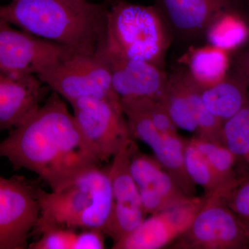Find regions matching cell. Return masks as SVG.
I'll return each mask as SVG.
<instances>
[{
	"mask_svg": "<svg viewBox=\"0 0 249 249\" xmlns=\"http://www.w3.org/2000/svg\"><path fill=\"white\" fill-rule=\"evenodd\" d=\"M106 234L97 229H83L77 233L73 249H106Z\"/></svg>",
	"mask_w": 249,
	"mask_h": 249,
	"instance_id": "83f0119b",
	"label": "cell"
},
{
	"mask_svg": "<svg viewBox=\"0 0 249 249\" xmlns=\"http://www.w3.org/2000/svg\"><path fill=\"white\" fill-rule=\"evenodd\" d=\"M0 157L15 168L36 173L52 191L61 189L101 163L66 103L55 91L0 142Z\"/></svg>",
	"mask_w": 249,
	"mask_h": 249,
	"instance_id": "6da1fadb",
	"label": "cell"
},
{
	"mask_svg": "<svg viewBox=\"0 0 249 249\" xmlns=\"http://www.w3.org/2000/svg\"><path fill=\"white\" fill-rule=\"evenodd\" d=\"M168 24L173 40L189 44L205 37L214 19L227 11L243 12L244 0H152Z\"/></svg>",
	"mask_w": 249,
	"mask_h": 249,
	"instance_id": "7c38bea8",
	"label": "cell"
},
{
	"mask_svg": "<svg viewBox=\"0 0 249 249\" xmlns=\"http://www.w3.org/2000/svg\"><path fill=\"white\" fill-rule=\"evenodd\" d=\"M233 68L245 80L249 89V47L236 53L233 60Z\"/></svg>",
	"mask_w": 249,
	"mask_h": 249,
	"instance_id": "f1b7e54d",
	"label": "cell"
},
{
	"mask_svg": "<svg viewBox=\"0 0 249 249\" xmlns=\"http://www.w3.org/2000/svg\"><path fill=\"white\" fill-rule=\"evenodd\" d=\"M101 50L107 58L113 87L120 100L160 97L168 79L164 70L148 62L112 53L105 43Z\"/></svg>",
	"mask_w": 249,
	"mask_h": 249,
	"instance_id": "2e32d148",
	"label": "cell"
},
{
	"mask_svg": "<svg viewBox=\"0 0 249 249\" xmlns=\"http://www.w3.org/2000/svg\"><path fill=\"white\" fill-rule=\"evenodd\" d=\"M78 1H88V0H78Z\"/></svg>",
	"mask_w": 249,
	"mask_h": 249,
	"instance_id": "4dcf8cb0",
	"label": "cell"
},
{
	"mask_svg": "<svg viewBox=\"0 0 249 249\" xmlns=\"http://www.w3.org/2000/svg\"><path fill=\"white\" fill-rule=\"evenodd\" d=\"M137 146L133 139L126 141L112 157V162L108 168L114 206L106 235L112 239L113 245L132 233L147 214L131 173V155Z\"/></svg>",
	"mask_w": 249,
	"mask_h": 249,
	"instance_id": "30bf717a",
	"label": "cell"
},
{
	"mask_svg": "<svg viewBox=\"0 0 249 249\" xmlns=\"http://www.w3.org/2000/svg\"><path fill=\"white\" fill-rule=\"evenodd\" d=\"M0 20L75 53L93 55L107 35V7L78 0H11Z\"/></svg>",
	"mask_w": 249,
	"mask_h": 249,
	"instance_id": "7a4b0ae2",
	"label": "cell"
},
{
	"mask_svg": "<svg viewBox=\"0 0 249 249\" xmlns=\"http://www.w3.org/2000/svg\"><path fill=\"white\" fill-rule=\"evenodd\" d=\"M249 37V26L243 12L231 10L219 15L210 24L204 39L209 45L228 52L243 45Z\"/></svg>",
	"mask_w": 249,
	"mask_h": 249,
	"instance_id": "ffe728a7",
	"label": "cell"
},
{
	"mask_svg": "<svg viewBox=\"0 0 249 249\" xmlns=\"http://www.w3.org/2000/svg\"><path fill=\"white\" fill-rule=\"evenodd\" d=\"M248 85L233 70L217 84L201 91L205 107L222 124L235 115L248 101Z\"/></svg>",
	"mask_w": 249,
	"mask_h": 249,
	"instance_id": "e0dca14e",
	"label": "cell"
},
{
	"mask_svg": "<svg viewBox=\"0 0 249 249\" xmlns=\"http://www.w3.org/2000/svg\"><path fill=\"white\" fill-rule=\"evenodd\" d=\"M159 98L178 128L197 132L196 119L183 85L182 68L168 76L166 84Z\"/></svg>",
	"mask_w": 249,
	"mask_h": 249,
	"instance_id": "d6986e66",
	"label": "cell"
},
{
	"mask_svg": "<svg viewBox=\"0 0 249 249\" xmlns=\"http://www.w3.org/2000/svg\"><path fill=\"white\" fill-rule=\"evenodd\" d=\"M196 147L212 167L223 186L236 185L240 181L235 178V166L238 158L226 145L195 137Z\"/></svg>",
	"mask_w": 249,
	"mask_h": 249,
	"instance_id": "7402d4cb",
	"label": "cell"
},
{
	"mask_svg": "<svg viewBox=\"0 0 249 249\" xmlns=\"http://www.w3.org/2000/svg\"><path fill=\"white\" fill-rule=\"evenodd\" d=\"M184 163L192 181L196 186L202 187L206 193H212L223 187L235 186H223L209 161L192 139L184 140Z\"/></svg>",
	"mask_w": 249,
	"mask_h": 249,
	"instance_id": "cb8c5ba5",
	"label": "cell"
},
{
	"mask_svg": "<svg viewBox=\"0 0 249 249\" xmlns=\"http://www.w3.org/2000/svg\"><path fill=\"white\" fill-rule=\"evenodd\" d=\"M37 188L22 177L0 176V249H24L40 218Z\"/></svg>",
	"mask_w": 249,
	"mask_h": 249,
	"instance_id": "ba28073f",
	"label": "cell"
},
{
	"mask_svg": "<svg viewBox=\"0 0 249 249\" xmlns=\"http://www.w3.org/2000/svg\"><path fill=\"white\" fill-rule=\"evenodd\" d=\"M70 104L80 132L100 163L112 158L132 138L121 101L85 97Z\"/></svg>",
	"mask_w": 249,
	"mask_h": 249,
	"instance_id": "52a82bcc",
	"label": "cell"
},
{
	"mask_svg": "<svg viewBox=\"0 0 249 249\" xmlns=\"http://www.w3.org/2000/svg\"><path fill=\"white\" fill-rule=\"evenodd\" d=\"M121 105L132 138L146 143L180 189L191 197L196 196V185L185 167L184 140L178 133L160 132L150 117L132 101L121 99Z\"/></svg>",
	"mask_w": 249,
	"mask_h": 249,
	"instance_id": "9c48e42d",
	"label": "cell"
},
{
	"mask_svg": "<svg viewBox=\"0 0 249 249\" xmlns=\"http://www.w3.org/2000/svg\"><path fill=\"white\" fill-rule=\"evenodd\" d=\"M50 88L35 74L0 71V132L20 125L47 99Z\"/></svg>",
	"mask_w": 249,
	"mask_h": 249,
	"instance_id": "9a60e30c",
	"label": "cell"
},
{
	"mask_svg": "<svg viewBox=\"0 0 249 249\" xmlns=\"http://www.w3.org/2000/svg\"><path fill=\"white\" fill-rule=\"evenodd\" d=\"M231 188L206 193V199L190 227L169 246L176 249H247L249 236L243 221L223 200Z\"/></svg>",
	"mask_w": 249,
	"mask_h": 249,
	"instance_id": "8992f818",
	"label": "cell"
},
{
	"mask_svg": "<svg viewBox=\"0 0 249 249\" xmlns=\"http://www.w3.org/2000/svg\"><path fill=\"white\" fill-rule=\"evenodd\" d=\"M37 200L40 218L35 230L97 229L106 235L114 206L109 170L93 168L58 191L48 193L38 188Z\"/></svg>",
	"mask_w": 249,
	"mask_h": 249,
	"instance_id": "3957f363",
	"label": "cell"
},
{
	"mask_svg": "<svg viewBox=\"0 0 249 249\" xmlns=\"http://www.w3.org/2000/svg\"><path fill=\"white\" fill-rule=\"evenodd\" d=\"M107 7L106 48L132 60L148 62L164 70L165 57L173 36L154 5L127 0H105Z\"/></svg>",
	"mask_w": 249,
	"mask_h": 249,
	"instance_id": "277c9868",
	"label": "cell"
},
{
	"mask_svg": "<svg viewBox=\"0 0 249 249\" xmlns=\"http://www.w3.org/2000/svg\"><path fill=\"white\" fill-rule=\"evenodd\" d=\"M242 221H243L244 224H245L246 229H247V231L248 232V235L249 236V219H248V220Z\"/></svg>",
	"mask_w": 249,
	"mask_h": 249,
	"instance_id": "f546056e",
	"label": "cell"
},
{
	"mask_svg": "<svg viewBox=\"0 0 249 249\" xmlns=\"http://www.w3.org/2000/svg\"><path fill=\"white\" fill-rule=\"evenodd\" d=\"M223 200L234 213L242 220L249 219V178L240 180V182L232 188Z\"/></svg>",
	"mask_w": 249,
	"mask_h": 249,
	"instance_id": "4316f807",
	"label": "cell"
},
{
	"mask_svg": "<svg viewBox=\"0 0 249 249\" xmlns=\"http://www.w3.org/2000/svg\"><path fill=\"white\" fill-rule=\"evenodd\" d=\"M226 145L238 158L249 164V98L235 115L222 125Z\"/></svg>",
	"mask_w": 249,
	"mask_h": 249,
	"instance_id": "603a6c76",
	"label": "cell"
},
{
	"mask_svg": "<svg viewBox=\"0 0 249 249\" xmlns=\"http://www.w3.org/2000/svg\"><path fill=\"white\" fill-rule=\"evenodd\" d=\"M132 101L150 117L155 127L162 133L177 134L178 127L170 119L168 111L160 98H124Z\"/></svg>",
	"mask_w": 249,
	"mask_h": 249,
	"instance_id": "484cf974",
	"label": "cell"
},
{
	"mask_svg": "<svg viewBox=\"0 0 249 249\" xmlns=\"http://www.w3.org/2000/svg\"><path fill=\"white\" fill-rule=\"evenodd\" d=\"M36 76L70 103L85 97L121 101L113 87L107 58L101 48L93 55L67 54Z\"/></svg>",
	"mask_w": 249,
	"mask_h": 249,
	"instance_id": "5b68a950",
	"label": "cell"
},
{
	"mask_svg": "<svg viewBox=\"0 0 249 249\" xmlns=\"http://www.w3.org/2000/svg\"><path fill=\"white\" fill-rule=\"evenodd\" d=\"M130 170L146 214L187 204L196 197L185 194L160 162L142 153L138 146L131 155Z\"/></svg>",
	"mask_w": 249,
	"mask_h": 249,
	"instance_id": "5bb4252c",
	"label": "cell"
},
{
	"mask_svg": "<svg viewBox=\"0 0 249 249\" xmlns=\"http://www.w3.org/2000/svg\"><path fill=\"white\" fill-rule=\"evenodd\" d=\"M229 52L211 45L193 48L187 55V71L204 90L226 78L230 66Z\"/></svg>",
	"mask_w": 249,
	"mask_h": 249,
	"instance_id": "ac0fdd59",
	"label": "cell"
},
{
	"mask_svg": "<svg viewBox=\"0 0 249 249\" xmlns=\"http://www.w3.org/2000/svg\"><path fill=\"white\" fill-rule=\"evenodd\" d=\"M41 236L36 242L29 244L31 249H73L76 230L65 228L48 227L37 231Z\"/></svg>",
	"mask_w": 249,
	"mask_h": 249,
	"instance_id": "d4e9b609",
	"label": "cell"
},
{
	"mask_svg": "<svg viewBox=\"0 0 249 249\" xmlns=\"http://www.w3.org/2000/svg\"><path fill=\"white\" fill-rule=\"evenodd\" d=\"M70 53L73 52L0 20V71L36 75Z\"/></svg>",
	"mask_w": 249,
	"mask_h": 249,
	"instance_id": "8fae6325",
	"label": "cell"
},
{
	"mask_svg": "<svg viewBox=\"0 0 249 249\" xmlns=\"http://www.w3.org/2000/svg\"><path fill=\"white\" fill-rule=\"evenodd\" d=\"M182 73L183 85L197 126L196 137L224 145L222 123L205 107L201 97L202 89L193 81L186 69L182 68Z\"/></svg>",
	"mask_w": 249,
	"mask_h": 249,
	"instance_id": "44dd1931",
	"label": "cell"
},
{
	"mask_svg": "<svg viewBox=\"0 0 249 249\" xmlns=\"http://www.w3.org/2000/svg\"><path fill=\"white\" fill-rule=\"evenodd\" d=\"M206 199L196 197L187 204L160 211L142 224L113 249H159L168 247L186 231Z\"/></svg>",
	"mask_w": 249,
	"mask_h": 249,
	"instance_id": "4fadbf2b",
	"label": "cell"
}]
</instances>
